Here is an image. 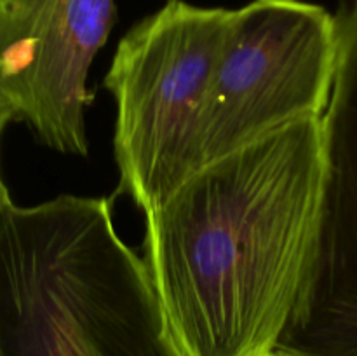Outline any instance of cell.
Wrapping results in <instances>:
<instances>
[{
	"label": "cell",
	"mask_w": 357,
	"mask_h": 356,
	"mask_svg": "<svg viewBox=\"0 0 357 356\" xmlns=\"http://www.w3.org/2000/svg\"><path fill=\"white\" fill-rule=\"evenodd\" d=\"M323 117L188 177L145 215L143 260L185 356H272L312 250Z\"/></svg>",
	"instance_id": "6da1fadb"
},
{
	"label": "cell",
	"mask_w": 357,
	"mask_h": 356,
	"mask_svg": "<svg viewBox=\"0 0 357 356\" xmlns=\"http://www.w3.org/2000/svg\"><path fill=\"white\" fill-rule=\"evenodd\" d=\"M324 173L302 288L272 356H357V0H342Z\"/></svg>",
	"instance_id": "5b68a950"
},
{
	"label": "cell",
	"mask_w": 357,
	"mask_h": 356,
	"mask_svg": "<svg viewBox=\"0 0 357 356\" xmlns=\"http://www.w3.org/2000/svg\"><path fill=\"white\" fill-rule=\"evenodd\" d=\"M10 119H13V117H10L9 112H7L6 108L0 105V133H2V129L6 128V124L10 121ZM10 202H13V201H10L9 191H7L6 184L2 181V177H0V215H2V212L7 208V206L10 205Z\"/></svg>",
	"instance_id": "52a82bcc"
},
{
	"label": "cell",
	"mask_w": 357,
	"mask_h": 356,
	"mask_svg": "<svg viewBox=\"0 0 357 356\" xmlns=\"http://www.w3.org/2000/svg\"><path fill=\"white\" fill-rule=\"evenodd\" d=\"M115 0H0V105L49 149L87 156V77Z\"/></svg>",
	"instance_id": "8992f818"
},
{
	"label": "cell",
	"mask_w": 357,
	"mask_h": 356,
	"mask_svg": "<svg viewBox=\"0 0 357 356\" xmlns=\"http://www.w3.org/2000/svg\"><path fill=\"white\" fill-rule=\"evenodd\" d=\"M337 51V20L323 6L251 0L232 9L202 115V166L293 122L323 117Z\"/></svg>",
	"instance_id": "277c9868"
},
{
	"label": "cell",
	"mask_w": 357,
	"mask_h": 356,
	"mask_svg": "<svg viewBox=\"0 0 357 356\" xmlns=\"http://www.w3.org/2000/svg\"><path fill=\"white\" fill-rule=\"evenodd\" d=\"M230 13L169 0L119 42L105 77L114 154L121 188L145 215L202 168V115Z\"/></svg>",
	"instance_id": "3957f363"
},
{
	"label": "cell",
	"mask_w": 357,
	"mask_h": 356,
	"mask_svg": "<svg viewBox=\"0 0 357 356\" xmlns=\"http://www.w3.org/2000/svg\"><path fill=\"white\" fill-rule=\"evenodd\" d=\"M0 356H185L112 199L58 195L0 215Z\"/></svg>",
	"instance_id": "7a4b0ae2"
}]
</instances>
